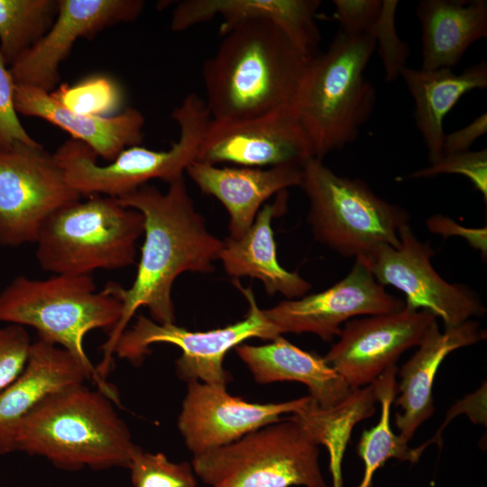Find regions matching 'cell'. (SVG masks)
Returning a JSON list of instances; mask_svg holds the SVG:
<instances>
[{
  "instance_id": "6da1fadb",
  "label": "cell",
  "mask_w": 487,
  "mask_h": 487,
  "mask_svg": "<svg viewBox=\"0 0 487 487\" xmlns=\"http://www.w3.org/2000/svg\"><path fill=\"white\" fill-rule=\"evenodd\" d=\"M124 207L141 212L144 242L132 285L122 287V314L102 345L103 358L96 368L106 380L115 345L141 307L160 324L175 322L173 283L183 272L208 273L215 270L224 241L208 231L197 210L184 177L169 183L166 192L144 184L116 198Z\"/></svg>"
},
{
  "instance_id": "7a4b0ae2",
  "label": "cell",
  "mask_w": 487,
  "mask_h": 487,
  "mask_svg": "<svg viewBox=\"0 0 487 487\" xmlns=\"http://www.w3.org/2000/svg\"><path fill=\"white\" fill-rule=\"evenodd\" d=\"M222 36L202 70L212 120L245 119L293 106L313 55L268 21L241 23Z\"/></svg>"
},
{
  "instance_id": "3957f363",
  "label": "cell",
  "mask_w": 487,
  "mask_h": 487,
  "mask_svg": "<svg viewBox=\"0 0 487 487\" xmlns=\"http://www.w3.org/2000/svg\"><path fill=\"white\" fill-rule=\"evenodd\" d=\"M141 447L101 390L86 384L51 395L13 431L10 450L41 456L61 470L129 468Z\"/></svg>"
},
{
  "instance_id": "277c9868",
  "label": "cell",
  "mask_w": 487,
  "mask_h": 487,
  "mask_svg": "<svg viewBox=\"0 0 487 487\" xmlns=\"http://www.w3.org/2000/svg\"><path fill=\"white\" fill-rule=\"evenodd\" d=\"M375 46L369 34L339 30L325 52L311 57L292 106L314 158L354 142L370 117L376 90L363 71Z\"/></svg>"
},
{
  "instance_id": "5b68a950",
  "label": "cell",
  "mask_w": 487,
  "mask_h": 487,
  "mask_svg": "<svg viewBox=\"0 0 487 487\" xmlns=\"http://www.w3.org/2000/svg\"><path fill=\"white\" fill-rule=\"evenodd\" d=\"M121 289L111 281L97 291L91 275L18 276L0 291V322L32 327L38 339L94 367L84 348L85 336L97 328L110 331L117 324Z\"/></svg>"
},
{
  "instance_id": "8992f818",
  "label": "cell",
  "mask_w": 487,
  "mask_h": 487,
  "mask_svg": "<svg viewBox=\"0 0 487 487\" xmlns=\"http://www.w3.org/2000/svg\"><path fill=\"white\" fill-rule=\"evenodd\" d=\"M144 218L115 198L93 195L52 213L35 244L41 269L54 274L91 275L96 270L122 269L136 257Z\"/></svg>"
},
{
  "instance_id": "52a82bcc",
  "label": "cell",
  "mask_w": 487,
  "mask_h": 487,
  "mask_svg": "<svg viewBox=\"0 0 487 487\" xmlns=\"http://www.w3.org/2000/svg\"><path fill=\"white\" fill-rule=\"evenodd\" d=\"M299 187L315 240L343 257L365 262L382 245L397 247L400 229L409 225L402 207L377 196L362 179L335 174L323 160L305 163Z\"/></svg>"
},
{
  "instance_id": "ba28073f",
  "label": "cell",
  "mask_w": 487,
  "mask_h": 487,
  "mask_svg": "<svg viewBox=\"0 0 487 487\" xmlns=\"http://www.w3.org/2000/svg\"><path fill=\"white\" fill-rule=\"evenodd\" d=\"M179 136L170 149L153 151L131 146L105 165L84 142L69 139L53 154L69 185L81 197L121 198L155 179L168 183L184 177L198 161L204 133L211 121L203 98L191 93L172 112Z\"/></svg>"
},
{
  "instance_id": "9c48e42d",
  "label": "cell",
  "mask_w": 487,
  "mask_h": 487,
  "mask_svg": "<svg viewBox=\"0 0 487 487\" xmlns=\"http://www.w3.org/2000/svg\"><path fill=\"white\" fill-rule=\"evenodd\" d=\"M191 465L209 487H328L319 446L293 416L193 455Z\"/></svg>"
},
{
  "instance_id": "30bf717a",
  "label": "cell",
  "mask_w": 487,
  "mask_h": 487,
  "mask_svg": "<svg viewBox=\"0 0 487 487\" xmlns=\"http://www.w3.org/2000/svg\"><path fill=\"white\" fill-rule=\"evenodd\" d=\"M234 286L249 304L244 319L221 328L190 331L175 323L160 324L143 315L121 335L115 354L140 365L154 344H170L180 348L182 354L175 363L178 377L187 381L225 384L230 373L224 368L226 353L244 341L258 337L273 340L280 336L258 307L251 287L244 288L237 280Z\"/></svg>"
},
{
  "instance_id": "8fae6325",
  "label": "cell",
  "mask_w": 487,
  "mask_h": 487,
  "mask_svg": "<svg viewBox=\"0 0 487 487\" xmlns=\"http://www.w3.org/2000/svg\"><path fill=\"white\" fill-rule=\"evenodd\" d=\"M81 198L40 143L0 149V245L35 244L46 219Z\"/></svg>"
},
{
  "instance_id": "7c38bea8",
  "label": "cell",
  "mask_w": 487,
  "mask_h": 487,
  "mask_svg": "<svg viewBox=\"0 0 487 487\" xmlns=\"http://www.w3.org/2000/svg\"><path fill=\"white\" fill-rule=\"evenodd\" d=\"M397 247L381 246L364 263L382 286H392L405 295V307L427 310L441 318L444 329L461 326L486 308L470 287L445 280L434 269V249L419 240L409 225L399 231Z\"/></svg>"
},
{
  "instance_id": "4fadbf2b",
  "label": "cell",
  "mask_w": 487,
  "mask_h": 487,
  "mask_svg": "<svg viewBox=\"0 0 487 487\" xmlns=\"http://www.w3.org/2000/svg\"><path fill=\"white\" fill-rule=\"evenodd\" d=\"M313 157L308 137L292 106L258 116L208 124L197 161L248 168L303 167Z\"/></svg>"
},
{
  "instance_id": "5bb4252c",
  "label": "cell",
  "mask_w": 487,
  "mask_h": 487,
  "mask_svg": "<svg viewBox=\"0 0 487 487\" xmlns=\"http://www.w3.org/2000/svg\"><path fill=\"white\" fill-rule=\"evenodd\" d=\"M404 308L403 299L389 294L364 263L354 261L348 274L330 288L262 311L278 335L311 333L330 341L339 335L342 324L354 317L392 313Z\"/></svg>"
},
{
  "instance_id": "9a60e30c",
  "label": "cell",
  "mask_w": 487,
  "mask_h": 487,
  "mask_svg": "<svg viewBox=\"0 0 487 487\" xmlns=\"http://www.w3.org/2000/svg\"><path fill=\"white\" fill-rule=\"evenodd\" d=\"M436 317L427 310L400 311L352 318L324 356L351 389L372 384L396 365L406 350L418 346Z\"/></svg>"
},
{
  "instance_id": "2e32d148",
  "label": "cell",
  "mask_w": 487,
  "mask_h": 487,
  "mask_svg": "<svg viewBox=\"0 0 487 487\" xmlns=\"http://www.w3.org/2000/svg\"><path fill=\"white\" fill-rule=\"evenodd\" d=\"M305 396L278 403H253L231 395L226 385L191 381L178 418V428L193 455L233 443L293 414L309 401Z\"/></svg>"
},
{
  "instance_id": "e0dca14e",
  "label": "cell",
  "mask_w": 487,
  "mask_h": 487,
  "mask_svg": "<svg viewBox=\"0 0 487 487\" xmlns=\"http://www.w3.org/2000/svg\"><path fill=\"white\" fill-rule=\"evenodd\" d=\"M58 5L49 31L10 66L16 84L51 93L60 82V63L78 38H91L107 27L133 22L144 7L142 0H58Z\"/></svg>"
},
{
  "instance_id": "ac0fdd59",
  "label": "cell",
  "mask_w": 487,
  "mask_h": 487,
  "mask_svg": "<svg viewBox=\"0 0 487 487\" xmlns=\"http://www.w3.org/2000/svg\"><path fill=\"white\" fill-rule=\"evenodd\" d=\"M93 380L114 401L117 395L89 367L69 351L37 339L32 342L22 372L0 391V455L11 453L10 443L17 424L53 394Z\"/></svg>"
},
{
  "instance_id": "d6986e66",
  "label": "cell",
  "mask_w": 487,
  "mask_h": 487,
  "mask_svg": "<svg viewBox=\"0 0 487 487\" xmlns=\"http://www.w3.org/2000/svg\"><path fill=\"white\" fill-rule=\"evenodd\" d=\"M319 0H184L173 10L170 29L182 32L219 16L220 33L247 21L277 25L303 52L314 55L320 41L316 14Z\"/></svg>"
},
{
  "instance_id": "ffe728a7",
  "label": "cell",
  "mask_w": 487,
  "mask_h": 487,
  "mask_svg": "<svg viewBox=\"0 0 487 487\" xmlns=\"http://www.w3.org/2000/svg\"><path fill=\"white\" fill-rule=\"evenodd\" d=\"M202 193L216 198L229 215V238H239L253 225L261 207L276 193L299 187L302 167H218L195 161L186 170Z\"/></svg>"
},
{
  "instance_id": "44dd1931",
  "label": "cell",
  "mask_w": 487,
  "mask_h": 487,
  "mask_svg": "<svg viewBox=\"0 0 487 487\" xmlns=\"http://www.w3.org/2000/svg\"><path fill=\"white\" fill-rule=\"evenodd\" d=\"M484 338L485 331L472 319L443 332L436 320L431 324L418 350L400 371L399 396L393 403L401 409V412L395 414L394 421L402 439L409 443L421 424L435 412L433 385L445 358Z\"/></svg>"
},
{
  "instance_id": "7402d4cb",
  "label": "cell",
  "mask_w": 487,
  "mask_h": 487,
  "mask_svg": "<svg viewBox=\"0 0 487 487\" xmlns=\"http://www.w3.org/2000/svg\"><path fill=\"white\" fill-rule=\"evenodd\" d=\"M14 106L18 114L40 117L59 126L108 162L142 141L145 119L133 107L110 116L82 115L61 106L51 93L25 84L15 85Z\"/></svg>"
},
{
  "instance_id": "603a6c76",
  "label": "cell",
  "mask_w": 487,
  "mask_h": 487,
  "mask_svg": "<svg viewBox=\"0 0 487 487\" xmlns=\"http://www.w3.org/2000/svg\"><path fill=\"white\" fill-rule=\"evenodd\" d=\"M285 192L279 193L275 202L260 209L253 225L242 236L227 237L224 241L218 260L228 275L257 279L267 294L280 293L287 299H295L307 295L312 286L298 272L284 269L277 259L271 222L287 207Z\"/></svg>"
},
{
  "instance_id": "cb8c5ba5",
  "label": "cell",
  "mask_w": 487,
  "mask_h": 487,
  "mask_svg": "<svg viewBox=\"0 0 487 487\" xmlns=\"http://www.w3.org/2000/svg\"><path fill=\"white\" fill-rule=\"evenodd\" d=\"M234 350L258 383H303L320 408L339 404L353 391L324 357L299 348L281 335L267 345L241 344Z\"/></svg>"
},
{
  "instance_id": "d4e9b609",
  "label": "cell",
  "mask_w": 487,
  "mask_h": 487,
  "mask_svg": "<svg viewBox=\"0 0 487 487\" xmlns=\"http://www.w3.org/2000/svg\"><path fill=\"white\" fill-rule=\"evenodd\" d=\"M400 77L415 102V118L434 163L443 157L446 115L466 93L487 87V63L466 68L462 73L451 68L416 69L404 68Z\"/></svg>"
},
{
  "instance_id": "484cf974",
  "label": "cell",
  "mask_w": 487,
  "mask_h": 487,
  "mask_svg": "<svg viewBox=\"0 0 487 487\" xmlns=\"http://www.w3.org/2000/svg\"><path fill=\"white\" fill-rule=\"evenodd\" d=\"M422 29V69L451 68L487 36L486 0H422L416 9Z\"/></svg>"
},
{
  "instance_id": "4316f807",
  "label": "cell",
  "mask_w": 487,
  "mask_h": 487,
  "mask_svg": "<svg viewBox=\"0 0 487 487\" xmlns=\"http://www.w3.org/2000/svg\"><path fill=\"white\" fill-rule=\"evenodd\" d=\"M372 385L354 389L339 404L320 408L311 398L301 409L291 414L314 441L326 447L333 487L343 486L342 462L354 426L376 410Z\"/></svg>"
},
{
  "instance_id": "83f0119b",
  "label": "cell",
  "mask_w": 487,
  "mask_h": 487,
  "mask_svg": "<svg viewBox=\"0 0 487 487\" xmlns=\"http://www.w3.org/2000/svg\"><path fill=\"white\" fill-rule=\"evenodd\" d=\"M397 372V366L392 365L372 383L376 401L381 405V414L377 425L364 430L360 437L357 451L364 470L356 487H372L375 473L389 459L416 463L425 450L422 446L410 447L391 429V408L398 395Z\"/></svg>"
},
{
  "instance_id": "f1b7e54d",
  "label": "cell",
  "mask_w": 487,
  "mask_h": 487,
  "mask_svg": "<svg viewBox=\"0 0 487 487\" xmlns=\"http://www.w3.org/2000/svg\"><path fill=\"white\" fill-rule=\"evenodd\" d=\"M58 0H0V51L10 67L49 31Z\"/></svg>"
},
{
  "instance_id": "f546056e",
  "label": "cell",
  "mask_w": 487,
  "mask_h": 487,
  "mask_svg": "<svg viewBox=\"0 0 487 487\" xmlns=\"http://www.w3.org/2000/svg\"><path fill=\"white\" fill-rule=\"evenodd\" d=\"M61 106L73 112L110 116L120 109L123 91L117 82L106 76L88 77L73 86L63 85L51 93Z\"/></svg>"
},
{
  "instance_id": "4dcf8cb0",
  "label": "cell",
  "mask_w": 487,
  "mask_h": 487,
  "mask_svg": "<svg viewBox=\"0 0 487 487\" xmlns=\"http://www.w3.org/2000/svg\"><path fill=\"white\" fill-rule=\"evenodd\" d=\"M134 487H197L191 464L173 463L162 453L136 451L128 468Z\"/></svg>"
},
{
  "instance_id": "1f68e13d",
  "label": "cell",
  "mask_w": 487,
  "mask_h": 487,
  "mask_svg": "<svg viewBox=\"0 0 487 487\" xmlns=\"http://www.w3.org/2000/svg\"><path fill=\"white\" fill-rule=\"evenodd\" d=\"M398 0H381L379 16L367 34L371 35L378 45V54L385 72L388 83L395 81L404 68L409 56L408 45L399 37L395 16Z\"/></svg>"
},
{
  "instance_id": "d6a6232c",
  "label": "cell",
  "mask_w": 487,
  "mask_h": 487,
  "mask_svg": "<svg viewBox=\"0 0 487 487\" xmlns=\"http://www.w3.org/2000/svg\"><path fill=\"white\" fill-rule=\"evenodd\" d=\"M460 174L466 177L474 188L487 200V150L445 154L428 167L417 170L411 179L433 178L440 174Z\"/></svg>"
},
{
  "instance_id": "836d02e7",
  "label": "cell",
  "mask_w": 487,
  "mask_h": 487,
  "mask_svg": "<svg viewBox=\"0 0 487 487\" xmlns=\"http://www.w3.org/2000/svg\"><path fill=\"white\" fill-rule=\"evenodd\" d=\"M15 81L0 51V149L17 142L37 144L18 118L14 106Z\"/></svg>"
},
{
  "instance_id": "e575fe53",
  "label": "cell",
  "mask_w": 487,
  "mask_h": 487,
  "mask_svg": "<svg viewBox=\"0 0 487 487\" xmlns=\"http://www.w3.org/2000/svg\"><path fill=\"white\" fill-rule=\"evenodd\" d=\"M32 343L24 326L7 324L0 327V391L23 370Z\"/></svg>"
},
{
  "instance_id": "d590c367",
  "label": "cell",
  "mask_w": 487,
  "mask_h": 487,
  "mask_svg": "<svg viewBox=\"0 0 487 487\" xmlns=\"http://www.w3.org/2000/svg\"><path fill=\"white\" fill-rule=\"evenodd\" d=\"M333 4L334 18L348 34H367L381 8V0H334Z\"/></svg>"
},
{
  "instance_id": "8d00e7d4",
  "label": "cell",
  "mask_w": 487,
  "mask_h": 487,
  "mask_svg": "<svg viewBox=\"0 0 487 487\" xmlns=\"http://www.w3.org/2000/svg\"><path fill=\"white\" fill-rule=\"evenodd\" d=\"M427 229L434 234L447 238L451 236L463 237L484 258L487 256V229L468 228L455 223L452 218L441 214L433 215L427 220Z\"/></svg>"
},
{
  "instance_id": "74e56055",
  "label": "cell",
  "mask_w": 487,
  "mask_h": 487,
  "mask_svg": "<svg viewBox=\"0 0 487 487\" xmlns=\"http://www.w3.org/2000/svg\"><path fill=\"white\" fill-rule=\"evenodd\" d=\"M487 132V114L477 116L468 125L446 133L443 142V155L469 151L472 144Z\"/></svg>"
}]
</instances>
